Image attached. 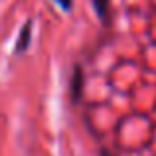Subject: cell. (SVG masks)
<instances>
[{
    "mask_svg": "<svg viewBox=\"0 0 156 156\" xmlns=\"http://www.w3.org/2000/svg\"><path fill=\"white\" fill-rule=\"evenodd\" d=\"M32 28H34V22H32V20L24 22L22 30H20V34H18V40H16V44H14L16 53L28 51V48H30V44H32Z\"/></svg>",
    "mask_w": 156,
    "mask_h": 156,
    "instance_id": "obj_1",
    "label": "cell"
},
{
    "mask_svg": "<svg viewBox=\"0 0 156 156\" xmlns=\"http://www.w3.org/2000/svg\"><path fill=\"white\" fill-rule=\"evenodd\" d=\"M81 95H83V69L77 63L73 67V73H71V101L73 103H79Z\"/></svg>",
    "mask_w": 156,
    "mask_h": 156,
    "instance_id": "obj_2",
    "label": "cell"
},
{
    "mask_svg": "<svg viewBox=\"0 0 156 156\" xmlns=\"http://www.w3.org/2000/svg\"><path fill=\"white\" fill-rule=\"evenodd\" d=\"M91 6L95 10L97 18L101 20V24L109 22V16H111V0H91Z\"/></svg>",
    "mask_w": 156,
    "mask_h": 156,
    "instance_id": "obj_3",
    "label": "cell"
},
{
    "mask_svg": "<svg viewBox=\"0 0 156 156\" xmlns=\"http://www.w3.org/2000/svg\"><path fill=\"white\" fill-rule=\"evenodd\" d=\"M53 2H55L61 10H65V12H69L73 8V0H53Z\"/></svg>",
    "mask_w": 156,
    "mask_h": 156,
    "instance_id": "obj_4",
    "label": "cell"
},
{
    "mask_svg": "<svg viewBox=\"0 0 156 156\" xmlns=\"http://www.w3.org/2000/svg\"><path fill=\"white\" fill-rule=\"evenodd\" d=\"M101 156H113V154H111L107 148H101Z\"/></svg>",
    "mask_w": 156,
    "mask_h": 156,
    "instance_id": "obj_5",
    "label": "cell"
}]
</instances>
